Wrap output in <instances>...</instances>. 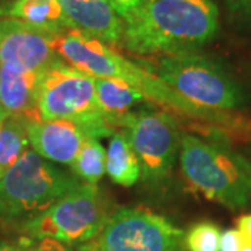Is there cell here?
<instances>
[{"label": "cell", "instance_id": "obj_14", "mask_svg": "<svg viewBox=\"0 0 251 251\" xmlns=\"http://www.w3.org/2000/svg\"><path fill=\"white\" fill-rule=\"evenodd\" d=\"M0 13L50 34L73 28L59 0H16Z\"/></svg>", "mask_w": 251, "mask_h": 251}, {"label": "cell", "instance_id": "obj_11", "mask_svg": "<svg viewBox=\"0 0 251 251\" xmlns=\"http://www.w3.org/2000/svg\"><path fill=\"white\" fill-rule=\"evenodd\" d=\"M31 148L53 163L70 165L84 141L92 137L90 131L67 119H39L27 125Z\"/></svg>", "mask_w": 251, "mask_h": 251}, {"label": "cell", "instance_id": "obj_26", "mask_svg": "<svg viewBox=\"0 0 251 251\" xmlns=\"http://www.w3.org/2000/svg\"><path fill=\"white\" fill-rule=\"evenodd\" d=\"M0 251H18V249H16V247H7V246H3V247H0Z\"/></svg>", "mask_w": 251, "mask_h": 251}, {"label": "cell", "instance_id": "obj_21", "mask_svg": "<svg viewBox=\"0 0 251 251\" xmlns=\"http://www.w3.org/2000/svg\"><path fill=\"white\" fill-rule=\"evenodd\" d=\"M242 236L237 229H229L221 234L219 251H240L242 249Z\"/></svg>", "mask_w": 251, "mask_h": 251}, {"label": "cell", "instance_id": "obj_17", "mask_svg": "<svg viewBox=\"0 0 251 251\" xmlns=\"http://www.w3.org/2000/svg\"><path fill=\"white\" fill-rule=\"evenodd\" d=\"M29 147L27 125L17 117H7L0 128V179Z\"/></svg>", "mask_w": 251, "mask_h": 251}, {"label": "cell", "instance_id": "obj_3", "mask_svg": "<svg viewBox=\"0 0 251 251\" xmlns=\"http://www.w3.org/2000/svg\"><path fill=\"white\" fill-rule=\"evenodd\" d=\"M179 159L186 181L208 200L232 209L251 202V162L230 147L181 134Z\"/></svg>", "mask_w": 251, "mask_h": 251}, {"label": "cell", "instance_id": "obj_20", "mask_svg": "<svg viewBox=\"0 0 251 251\" xmlns=\"http://www.w3.org/2000/svg\"><path fill=\"white\" fill-rule=\"evenodd\" d=\"M18 251H73L72 247L66 243L56 239H25Z\"/></svg>", "mask_w": 251, "mask_h": 251}, {"label": "cell", "instance_id": "obj_27", "mask_svg": "<svg viewBox=\"0 0 251 251\" xmlns=\"http://www.w3.org/2000/svg\"><path fill=\"white\" fill-rule=\"evenodd\" d=\"M240 251H251V244H246V243H243Z\"/></svg>", "mask_w": 251, "mask_h": 251}, {"label": "cell", "instance_id": "obj_5", "mask_svg": "<svg viewBox=\"0 0 251 251\" xmlns=\"http://www.w3.org/2000/svg\"><path fill=\"white\" fill-rule=\"evenodd\" d=\"M81 183L28 148L0 179V224L21 227Z\"/></svg>", "mask_w": 251, "mask_h": 251}, {"label": "cell", "instance_id": "obj_1", "mask_svg": "<svg viewBox=\"0 0 251 251\" xmlns=\"http://www.w3.org/2000/svg\"><path fill=\"white\" fill-rule=\"evenodd\" d=\"M214 0H144L123 20L122 45L138 54L197 52L215 38Z\"/></svg>", "mask_w": 251, "mask_h": 251}, {"label": "cell", "instance_id": "obj_7", "mask_svg": "<svg viewBox=\"0 0 251 251\" xmlns=\"http://www.w3.org/2000/svg\"><path fill=\"white\" fill-rule=\"evenodd\" d=\"M184 232L145 208H120L109 214L98 233L78 251H183Z\"/></svg>", "mask_w": 251, "mask_h": 251}, {"label": "cell", "instance_id": "obj_6", "mask_svg": "<svg viewBox=\"0 0 251 251\" xmlns=\"http://www.w3.org/2000/svg\"><path fill=\"white\" fill-rule=\"evenodd\" d=\"M36 106L42 119L73 120L99 140L113 134L112 126L99 109L92 77L62 59L42 73Z\"/></svg>", "mask_w": 251, "mask_h": 251}, {"label": "cell", "instance_id": "obj_8", "mask_svg": "<svg viewBox=\"0 0 251 251\" xmlns=\"http://www.w3.org/2000/svg\"><path fill=\"white\" fill-rule=\"evenodd\" d=\"M106 202L97 184L81 183L45 212L20 227L25 239H56L80 246L98 233L106 216Z\"/></svg>", "mask_w": 251, "mask_h": 251}, {"label": "cell", "instance_id": "obj_22", "mask_svg": "<svg viewBox=\"0 0 251 251\" xmlns=\"http://www.w3.org/2000/svg\"><path fill=\"white\" fill-rule=\"evenodd\" d=\"M108 1L116 11L117 16L122 20H125L143 3L144 0H108Z\"/></svg>", "mask_w": 251, "mask_h": 251}, {"label": "cell", "instance_id": "obj_9", "mask_svg": "<svg viewBox=\"0 0 251 251\" xmlns=\"http://www.w3.org/2000/svg\"><path fill=\"white\" fill-rule=\"evenodd\" d=\"M134 150L141 177L148 184H161L169 177L180 150L177 123L168 112L141 109L119 120Z\"/></svg>", "mask_w": 251, "mask_h": 251}, {"label": "cell", "instance_id": "obj_15", "mask_svg": "<svg viewBox=\"0 0 251 251\" xmlns=\"http://www.w3.org/2000/svg\"><path fill=\"white\" fill-rule=\"evenodd\" d=\"M92 80L99 109L110 126H117L122 117L145 99L140 91L123 81L103 77H92Z\"/></svg>", "mask_w": 251, "mask_h": 251}, {"label": "cell", "instance_id": "obj_18", "mask_svg": "<svg viewBox=\"0 0 251 251\" xmlns=\"http://www.w3.org/2000/svg\"><path fill=\"white\" fill-rule=\"evenodd\" d=\"M74 175L88 184H97L106 172V151L97 137H88L72 163Z\"/></svg>", "mask_w": 251, "mask_h": 251}, {"label": "cell", "instance_id": "obj_2", "mask_svg": "<svg viewBox=\"0 0 251 251\" xmlns=\"http://www.w3.org/2000/svg\"><path fill=\"white\" fill-rule=\"evenodd\" d=\"M57 56L92 77L115 78L140 91L145 99L172 109L183 116L204 120L206 117L180 98L148 66H140L119 54L105 42L75 28H69L53 39Z\"/></svg>", "mask_w": 251, "mask_h": 251}, {"label": "cell", "instance_id": "obj_13", "mask_svg": "<svg viewBox=\"0 0 251 251\" xmlns=\"http://www.w3.org/2000/svg\"><path fill=\"white\" fill-rule=\"evenodd\" d=\"M42 73L17 72L0 66V106L9 117L25 125L42 119L36 106V94Z\"/></svg>", "mask_w": 251, "mask_h": 251}, {"label": "cell", "instance_id": "obj_19", "mask_svg": "<svg viewBox=\"0 0 251 251\" xmlns=\"http://www.w3.org/2000/svg\"><path fill=\"white\" fill-rule=\"evenodd\" d=\"M221 229L212 222H198L184 234V246L188 251H219Z\"/></svg>", "mask_w": 251, "mask_h": 251}, {"label": "cell", "instance_id": "obj_10", "mask_svg": "<svg viewBox=\"0 0 251 251\" xmlns=\"http://www.w3.org/2000/svg\"><path fill=\"white\" fill-rule=\"evenodd\" d=\"M54 35L17 18L0 17V66L17 72L44 73L60 59L54 49Z\"/></svg>", "mask_w": 251, "mask_h": 251}, {"label": "cell", "instance_id": "obj_16", "mask_svg": "<svg viewBox=\"0 0 251 251\" xmlns=\"http://www.w3.org/2000/svg\"><path fill=\"white\" fill-rule=\"evenodd\" d=\"M106 173L116 184L130 187L141 177V168L125 131L113 133L106 151Z\"/></svg>", "mask_w": 251, "mask_h": 251}, {"label": "cell", "instance_id": "obj_23", "mask_svg": "<svg viewBox=\"0 0 251 251\" xmlns=\"http://www.w3.org/2000/svg\"><path fill=\"white\" fill-rule=\"evenodd\" d=\"M225 3L234 14L251 17V0H225Z\"/></svg>", "mask_w": 251, "mask_h": 251}, {"label": "cell", "instance_id": "obj_25", "mask_svg": "<svg viewBox=\"0 0 251 251\" xmlns=\"http://www.w3.org/2000/svg\"><path fill=\"white\" fill-rule=\"evenodd\" d=\"M7 113L3 110V108L0 106V128H1V126L4 125V122H6V119H7Z\"/></svg>", "mask_w": 251, "mask_h": 251}, {"label": "cell", "instance_id": "obj_24", "mask_svg": "<svg viewBox=\"0 0 251 251\" xmlns=\"http://www.w3.org/2000/svg\"><path fill=\"white\" fill-rule=\"evenodd\" d=\"M237 230L242 236L243 243L251 244V214L243 215L237 219Z\"/></svg>", "mask_w": 251, "mask_h": 251}, {"label": "cell", "instance_id": "obj_12", "mask_svg": "<svg viewBox=\"0 0 251 251\" xmlns=\"http://www.w3.org/2000/svg\"><path fill=\"white\" fill-rule=\"evenodd\" d=\"M73 28L99 41L117 45L122 42L123 20L108 0H59Z\"/></svg>", "mask_w": 251, "mask_h": 251}, {"label": "cell", "instance_id": "obj_4", "mask_svg": "<svg viewBox=\"0 0 251 251\" xmlns=\"http://www.w3.org/2000/svg\"><path fill=\"white\" fill-rule=\"evenodd\" d=\"M151 72L208 122H222L244 103L242 88L224 66L197 52L162 56Z\"/></svg>", "mask_w": 251, "mask_h": 251}]
</instances>
